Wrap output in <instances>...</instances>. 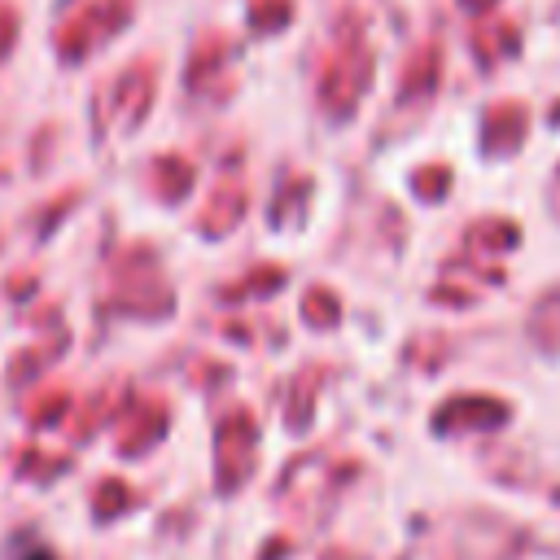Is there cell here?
Returning a JSON list of instances; mask_svg holds the SVG:
<instances>
[{
    "label": "cell",
    "instance_id": "6da1fadb",
    "mask_svg": "<svg viewBox=\"0 0 560 560\" xmlns=\"http://www.w3.org/2000/svg\"><path fill=\"white\" fill-rule=\"evenodd\" d=\"M22 560H52L48 551H31V556H22Z\"/></svg>",
    "mask_w": 560,
    "mask_h": 560
}]
</instances>
